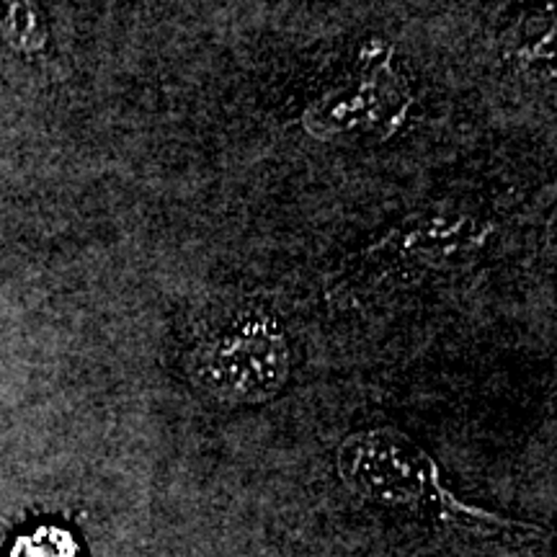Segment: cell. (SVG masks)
Returning <instances> with one entry per match:
<instances>
[{
    "instance_id": "1",
    "label": "cell",
    "mask_w": 557,
    "mask_h": 557,
    "mask_svg": "<svg viewBox=\"0 0 557 557\" xmlns=\"http://www.w3.org/2000/svg\"><path fill=\"white\" fill-rule=\"evenodd\" d=\"M338 475L361 498L387 508H416L447 504L451 511L468 513L438 483L436 465L426 451L393 431L359 434L338 451ZM475 513V511H470Z\"/></svg>"
},
{
    "instance_id": "2",
    "label": "cell",
    "mask_w": 557,
    "mask_h": 557,
    "mask_svg": "<svg viewBox=\"0 0 557 557\" xmlns=\"http://www.w3.org/2000/svg\"><path fill=\"white\" fill-rule=\"evenodd\" d=\"M191 380L225 403H263L282 389L289 351L282 333L263 323L214 336L191 354Z\"/></svg>"
},
{
    "instance_id": "3",
    "label": "cell",
    "mask_w": 557,
    "mask_h": 557,
    "mask_svg": "<svg viewBox=\"0 0 557 557\" xmlns=\"http://www.w3.org/2000/svg\"><path fill=\"white\" fill-rule=\"evenodd\" d=\"M0 29L18 50H41L45 24L39 16V0H0Z\"/></svg>"
},
{
    "instance_id": "4",
    "label": "cell",
    "mask_w": 557,
    "mask_h": 557,
    "mask_svg": "<svg viewBox=\"0 0 557 557\" xmlns=\"http://www.w3.org/2000/svg\"><path fill=\"white\" fill-rule=\"evenodd\" d=\"M16 557H75V545L65 532L39 529L32 537L18 542Z\"/></svg>"
}]
</instances>
